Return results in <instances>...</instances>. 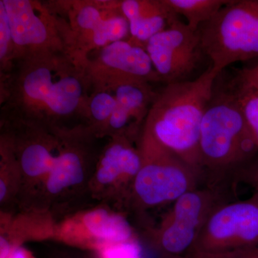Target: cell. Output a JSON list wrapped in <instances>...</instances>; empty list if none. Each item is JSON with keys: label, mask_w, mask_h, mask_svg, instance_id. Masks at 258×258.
I'll use <instances>...</instances> for the list:
<instances>
[{"label": "cell", "mask_w": 258, "mask_h": 258, "mask_svg": "<svg viewBox=\"0 0 258 258\" xmlns=\"http://www.w3.org/2000/svg\"><path fill=\"white\" fill-rule=\"evenodd\" d=\"M91 88L82 61L74 54L20 59L1 75V120L53 128H89Z\"/></svg>", "instance_id": "6da1fadb"}, {"label": "cell", "mask_w": 258, "mask_h": 258, "mask_svg": "<svg viewBox=\"0 0 258 258\" xmlns=\"http://www.w3.org/2000/svg\"><path fill=\"white\" fill-rule=\"evenodd\" d=\"M204 185L237 193L242 171L258 155V146L228 81L217 76L200 140Z\"/></svg>", "instance_id": "7a4b0ae2"}, {"label": "cell", "mask_w": 258, "mask_h": 258, "mask_svg": "<svg viewBox=\"0 0 258 258\" xmlns=\"http://www.w3.org/2000/svg\"><path fill=\"white\" fill-rule=\"evenodd\" d=\"M220 74L210 66L197 79L165 85L158 92L139 138L167 149L202 174V122Z\"/></svg>", "instance_id": "3957f363"}, {"label": "cell", "mask_w": 258, "mask_h": 258, "mask_svg": "<svg viewBox=\"0 0 258 258\" xmlns=\"http://www.w3.org/2000/svg\"><path fill=\"white\" fill-rule=\"evenodd\" d=\"M102 139L86 127L66 129L53 165L25 210L56 215L72 213L89 186L102 147Z\"/></svg>", "instance_id": "277c9868"}, {"label": "cell", "mask_w": 258, "mask_h": 258, "mask_svg": "<svg viewBox=\"0 0 258 258\" xmlns=\"http://www.w3.org/2000/svg\"><path fill=\"white\" fill-rule=\"evenodd\" d=\"M90 130L101 139L122 137L138 142L157 98L152 83L123 77L91 80Z\"/></svg>", "instance_id": "5b68a950"}, {"label": "cell", "mask_w": 258, "mask_h": 258, "mask_svg": "<svg viewBox=\"0 0 258 258\" xmlns=\"http://www.w3.org/2000/svg\"><path fill=\"white\" fill-rule=\"evenodd\" d=\"M141 166L125 210L139 218L150 209L174 203L180 197L203 186V175L161 146L139 138Z\"/></svg>", "instance_id": "8992f818"}, {"label": "cell", "mask_w": 258, "mask_h": 258, "mask_svg": "<svg viewBox=\"0 0 258 258\" xmlns=\"http://www.w3.org/2000/svg\"><path fill=\"white\" fill-rule=\"evenodd\" d=\"M202 45L218 73L258 56V0H230L200 29Z\"/></svg>", "instance_id": "52a82bcc"}, {"label": "cell", "mask_w": 258, "mask_h": 258, "mask_svg": "<svg viewBox=\"0 0 258 258\" xmlns=\"http://www.w3.org/2000/svg\"><path fill=\"white\" fill-rule=\"evenodd\" d=\"M237 193L213 186H200L173 203L156 227L147 231L149 244L159 254L185 255L217 207L236 200Z\"/></svg>", "instance_id": "ba28073f"}, {"label": "cell", "mask_w": 258, "mask_h": 258, "mask_svg": "<svg viewBox=\"0 0 258 258\" xmlns=\"http://www.w3.org/2000/svg\"><path fill=\"white\" fill-rule=\"evenodd\" d=\"M2 1L9 19L14 62L20 59L57 52L75 55L69 26L56 2Z\"/></svg>", "instance_id": "9c48e42d"}, {"label": "cell", "mask_w": 258, "mask_h": 258, "mask_svg": "<svg viewBox=\"0 0 258 258\" xmlns=\"http://www.w3.org/2000/svg\"><path fill=\"white\" fill-rule=\"evenodd\" d=\"M62 130L28 122L1 120L0 143L13 154L23 177L19 210L28 208L53 165Z\"/></svg>", "instance_id": "30bf717a"}, {"label": "cell", "mask_w": 258, "mask_h": 258, "mask_svg": "<svg viewBox=\"0 0 258 258\" xmlns=\"http://www.w3.org/2000/svg\"><path fill=\"white\" fill-rule=\"evenodd\" d=\"M258 243V193L217 207L184 256L219 258Z\"/></svg>", "instance_id": "8fae6325"}, {"label": "cell", "mask_w": 258, "mask_h": 258, "mask_svg": "<svg viewBox=\"0 0 258 258\" xmlns=\"http://www.w3.org/2000/svg\"><path fill=\"white\" fill-rule=\"evenodd\" d=\"M57 5L69 26L73 51L80 58L112 42L130 38L121 1H64Z\"/></svg>", "instance_id": "7c38bea8"}, {"label": "cell", "mask_w": 258, "mask_h": 258, "mask_svg": "<svg viewBox=\"0 0 258 258\" xmlns=\"http://www.w3.org/2000/svg\"><path fill=\"white\" fill-rule=\"evenodd\" d=\"M107 139L90 183V199L123 212L142 166V154L138 142L122 137Z\"/></svg>", "instance_id": "4fadbf2b"}, {"label": "cell", "mask_w": 258, "mask_h": 258, "mask_svg": "<svg viewBox=\"0 0 258 258\" xmlns=\"http://www.w3.org/2000/svg\"><path fill=\"white\" fill-rule=\"evenodd\" d=\"M145 48L164 85L189 81L206 57L199 30H191L179 18L152 37Z\"/></svg>", "instance_id": "5bb4252c"}, {"label": "cell", "mask_w": 258, "mask_h": 258, "mask_svg": "<svg viewBox=\"0 0 258 258\" xmlns=\"http://www.w3.org/2000/svg\"><path fill=\"white\" fill-rule=\"evenodd\" d=\"M138 237L124 212L107 205L72 212L56 222L54 240L94 251L107 242Z\"/></svg>", "instance_id": "9a60e30c"}, {"label": "cell", "mask_w": 258, "mask_h": 258, "mask_svg": "<svg viewBox=\"0 0 258 258\" xmlns=\"http://www.w3.org/2000/svg\"><path fill=\"white\" fill-rule=\"evenodd\" d=\"M81 60L91 80L123 77L161 83L147 51L129 39L91 51Z\"/></svg>", "instance_id": "2e32d148"}, {"label": "cell", "mask_w": 258, "mask_h": 258, "mask_svg": "<svg viewBox=\"0 0 258 258\" xmlns=\"http://www.w3.org/2000/svg\"><path fill=\"white\" fill-rule=\"evenodd\" d=\"M121 10L128 22L129 40L144 48L152 37L178 18L164 0H123Z\"/></svg>", "instance_id": "e0dca14e"}, {"label": "cell", "mask_w": 258, "mask_h": 258, "mask_svg": "<svg viewBox=\"0 0 258 258\" xmlns=\"http://www.w3.org/2000/svg\"><path fill=\"white\" fill-rule=\"evenodd\" d=\"M55 218L50 212L20 210V213H1L0 240L13 247L25 241L53 239Z\"/></svg>", "instance_id": "ac0fdd59"}, {"label": "cell", "mask_w": 258, "mask_h": 258, "mask_svg": "<svg viewBox=\"0 0 258 258\" xmlns=\"http://www.w3.org/2000/svg\"><path fill=\"white\" fill-rule=\"evenodd\" d=\"M23 177L18 163L8 147L0 143V206L1 213L19 210Z\"/></svg>", "instance_id": "d6986e66"}, {"label": "cell", "mask_w": 258, "mask_h": 258, "mask_svg": "<svg viewBox=\"0 0 258 258\" xmlns=\"http://www.w3.org/2000/svg\"><path fill=\"white\" fill-rule=\"evenodd\" d=\"M174 14L184 17L191 30L198 31L230 0H164Z\"/></svg>", "instance_id": "ffe728a7"}, {"label": "cell", "mask_w": 258, "mask_h": 258, "mask_svg": "<svg viewBox=\"0 0 258 258\" xmlns=\"http://www.w3.org/2000/svg\"><path fill=\"white\" fill-rule=\"evenodd\" d=\"M228 83L258 146V89L246 81L239 71Z\"/></svg>", "instance_id": "44dd1931"}, {"label": "cell", "mask_w": 258, "mask_h": 258, "mask_svg": "<svg viewBox=\"0 0 258 258\" xmlns=\"http://www.w3.org/2000/svg\"><path fill=\"white\" fill-rule=\"evenodd\" d=\"M93 252L96 258H144L143 245L139 237L120 242H107Z\"/></svg>", "instance_id": "7402d4cb"}, {"label": "cell", "mask_w": 258, "mask_h": 258, "mask_svg": "<svg viewBox=\"0 0 258 258\" xmlns=\"http://www.w3.org/2000/svg\"><path fill=\"white\" fill-rule=\"evenodd\" d=\"M14 62V48L9 19L3 1H0V66L1 75L8 72Z\"/></svg>", "instance_id": "603a6c76"}, {"label": "cell", "mask_w": 258, "mask_h": 258, "mask_svg": "<svg viewBox=\"0 0 258 258\" xmlns=\"http://www.w3.org/2000/svg\"><path fill=\"white\" fill-rule=\"evenodd\" d=\"M239 182L249 185L258 193V155L242 171Z\"/></svg>", "instance_id": "cb8c5ba5"}, {"label": "cell", "mask_w": 258, "mask_h": 258, "mask_svg": "<svg viewBox=\"0 0 258 258\" xmlns=\"http://www.w3.org/2000/svg\"><path fill=\"white\" fill-rule=\"evenodd\" d=\"M219 258H258V243L235 253Z\"/></svg>", "instance_id": "d4e9b609"}, {"label": "cell", "mask_w": 258, "mask_h": 258, "mask_svg": "<svg viewBox=\"0 0 258 258\" xmlns=\"http://www.w3.org/2000/svg\"><path fill=\"white\" fill-rule=\"evenodd\" d=\"M239 72L246 81L258 89V63L254 67L243 69Z\"/></svg>", "instance_id": "484cf974"}, {"label": "cell", "mask_w": 258, "mask_h": 258, "mask_svg": "<svg viewBox=\"0 0 258 258\" xmlns=\"http://www.w3.org/2000/svg\"><path fill=\"white\" fill-rule=\"evenodd\" d=\"M5 258H35L31 252L23 246H13L10 253Z\"/></svg>", "instance_id": "4316f807"}, {"label": "cell", "mask_w": 258, "mask_h": 258, "mask_svg": "<svg viewBox=\"0 0 258 258\" xmlns=\"http://www.w3.org/2000/svg\"><path fill=\"white\" fill-rule=\"evenodd\" d=\"M159 258H176V255H173V254H159Z\"/></svg>", "instance_id": "83f0119b"}, {"label": "cell", "mask_w": 258, "mask_h": 258, "mask_svg": "<svg viewBox=\"0 0 258 258\" xmlns=\"http://www.w3.org/2000/svg\"><path fill=\"white\" fill-rule=\"evenodd\" d=\"M176 258H191L184 255H176Z\"/></svg>", "instance_id": "f1b7e54d"}]
</instances>
